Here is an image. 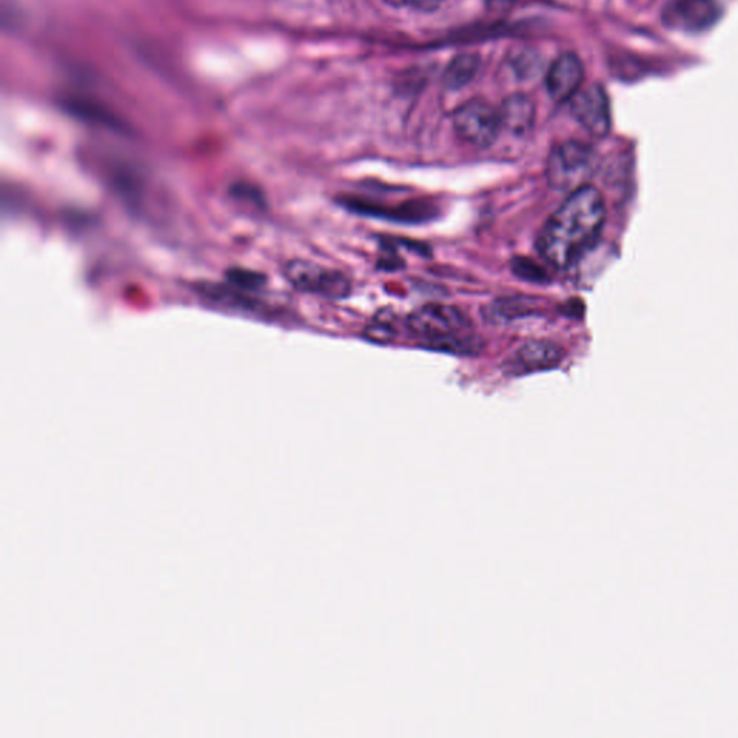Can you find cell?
<instances>
[{
    "mask_svg": "<svg viewBox=\"0 0 738 738\" xmlns=\"http://www.w3.org/2000/svg\"><path fill=\"white\" fill-rule=\"evenodd\" d=\"M285 277L301 292L327 298H344L351 293L353 284L341 271L328 269L316 263L296 260L289 263Z\"/></svg>",
    "mask_w": 738,
    "mask_h": 738,
    "instance_id": "5",
    "label": "cell"
},
{
    "mask_svg": "<svg viewBox=\"0 0 738 738\" xmlns=\"http://www.w3.org/2000/svg\"><path fill=\"white\" fill-rule=\"evenodd\" d=\"M456 133L474 148H489L496 142L502 123L499 112L483 100H470L455 112Z\"/></svg>",
    "mask_w": 738,
    "mask_h": 738,
    "instance_id": "4",
    "label": "cell"
},
{
    "mask_svg": "<svg viewBox=\"0 0 738 738\" xmlns=\"http://www.w3.org/2000/svg\"><path fill=\"white\" fill-rule=\"evenodd\" d=\"M521 366L530 369H550L562 359V349L551 341H531L518 351Z\"/></svg>",
    "mask_w": 738,
    "mask_h": 738,
    "instance_id": "10",
    "label": "cell"
},
{
    "mask_svg": "<svg viewBox=\"0 0 738 738\" xmlns=\"http://www.w3.org/2000/svg\"><path fill=\"white\" fill-rule=\"evenodd\" d=\"M481 59L474 54H461L451 60L445 73L447 89L459 90L476 77Z\"/></svg>",
    "mask_w": 738,
    "mask_h": 738,
    "instance_id": "11",
    "label": "cell"
},
{
    "mask_svg": "<svg viewBox=\"0 0 738 738\" xmlns=\"http://www.w3.org/2000/svg\"><path fill=\"white\" fill-rule=\"evenodd\" d=\"M512 269L518 276L521 277V279L533 281H542L547 279L546 273H543V270H539L538 266L534 265L530 258H517L516 262H512Z\"/></svg>",
    "mask_w": 738,
    "mask_h": 738,
    "instance_id": "13",
    "label": "cell"
},
{
    "mask_svg": "<svg viewBox=\"0 0 738 738\" xmlns=\"http://www.w3.org/2000/svg\"><path fill=\"white\" fill-rule=\"evenodd\" d=\"M595 160V152L586 143L570 140L558 144L548 157L547 181L556 191L573 192L587 184Z\"/></svg>",
    "mask_w": 738,
    "mask_h": 738,
    "instance_id": "3",
    "label": "cell"
},
{
    "mask_svg": "<svg viewBox=\"0 0 738 738\" xmlns=\"http://www.w3.org/2000/svg\"><path fill=\"white\" fill-rule=\"evenodd\" d=\"M606 217L608 211L599 189L583 184L570 192L539 232V254L556 269H569L599 240Z\"/></svg>",
    "mask_w": 738,
    "mask_h": 738,
    "instance_id": "1",
    "label": "cell"
},
{
    "mask_svg": "<svg viewBox=\"0 0 738 738\" xmlns=\"http://www.w3.org/2000/svg\"><path fill=\"white\" fill-rule=\"evenodd\" d=\"M408 328L434 348L454 353H476L481 340L472 335V323L458 307L425 305L412 311Z\"/></svg>",
    "mask_w": 738,
    "mask_h": 738,
    "instance_id": "2",
    "label": "cell"
},
{
    "mask_svg": "<svg viewBox=\"0 0 738 738\" xmlns=\"http://www.w3.org/2000/svg\"><path fill=\"white\" fill-rule=\"evenodd\" d=\"M571 114L593 138H605L612 127L608 94L601 86H590L570 100Z\"/></svg>",
    "mask_w": 738,
    "mask_h": 738,
    "instance_id": "6",
    "label": "cell"
},
{
    "mask_svg": "<svg viewBox=\"0 0 738 738\" xmlns=\"http://www.w3.org/2000/svg\"><path fill=\"white\" fill-rule=\"evenodd\" d=\"M502 129L513 135L522 136L531 130L535 120V107L529 97L517 94L504 101L499 110Z\"/></svg>",
    "mask_w": 738,
    "mask_h": 738,
    "instance_id": "9",
    "label": "cell"
},
{
    "mask_svg": "<svg viewBox=\"0 0 738 738\" xmlns=\"http://www.w3.org/2000/svg\"><path fill=\"white\" fill-rule=\"evenodd\" d=\"M384 2L391 4V7H403V4L408 3V0H384Z\"/></svg>",
    "mask_w": 738,
    "mask_h": 738,
    "instance_id": "16",
    "label": "cell"
},
{
    "mask_svg": "<svg viewBox=\"0 0 738 738\" xmlns=\"http://www.w3.org/2000/svg\"><path fill=\"white\" fill-rule=\"evenodd\" d=\"M494 7H507V4H512L516 0H487Z\"/></svg>",
    "mask_w": 738,
    "mask_h": 738,
    "instance_id": "15",
    "label": "cell"
},
{
    "mask_svg": "<svg viewBox=\"0 0 738 738\" xmlns=\"http://www.w3.org/2000/svg\"><path fill=\"white\" fill-rule=\"evenodd\" d=\"M443 2H445V0H408V3H410L411 7L423 12L436 11L438 7H442Z\"/></svg>",
    "mask_w": 738,
    "mask_h": 738,
    "instance_id": "14",
    "label": "cell"
},
{
    "mask_svg": "<svg viewBox=\"0 0 738 738\" xmlns=\"http://www.w3.org/2000/svg\"><path fill=\"white\" fill-rule=\"evenodd\" d=\"M717 12L715 0H671L665 13L670 24L683 29L697 30L713 24Z\"/></svg>",
    "mask_w": 738,
    "mask_h": 738,
    "instance_id": "8",
    "label": "cell"
},
{
    "mask_svg": "<svg viewBox=\"0 0 738 738\" xmlns=\"http://www.w3.org/2000/svg\"><path fill=\"white\" fill-rule=\"evenodd\" d=\"M584 67L577 55L564 54L554 61L547 74V90L556 101H570L582 89Z\"/></svg>",
    "mask_w": 738,
    "mask_h": 738,
    "instance_id": "7",
    "label": "cell"
},
{
    "mask_svg": "<svg viewBox=\"0 0 738 738\" xmlns=\"http://www.w3.org/2000/svg\"><path fill=\"white\" fill-rule=\"evenodd\" d=\"M535 309H537V303L529 301V298H504V301L489 306V314L486 316L492 322L502 323L507 320L517 319L518 315H529Z\"/></svg>",
    "mask_w": 738,
    "mask_h": 738,
    "instance_id": "12",
    "label": "cell"
}]
</instances>
